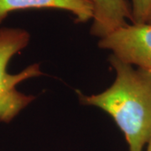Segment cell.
<instances>
[{
    "label": "cell",
    "instance_id": "cell-2",
    "mask_svg": "<svg viewBox=\"0 0 151 151\" xmlns=\"http://www.w3.org/2000/svg\"><path fill=\"white\" fill-rule=\"evenodd\" d=\"M30 35L20 28H0V122L10 123L23 109L35 99L17 90L22 81L42 75L39 64L29 65L17 73L9 74L7 70L10 60L27 46Z\"/></svg>",
    "mask_w": 151,
    "mask_h": 151
},
{
    "label": "cell",
    "instance_id": "cell-4",
    "mask_svg": "<svg viewBox=\"0 0 151 151\" xmlns=\"http://www.w3.org/2000/svg\"><path fill=\"white\" fill-rule=\"evenodd\" d=\"M30 9H54L67 11L76 23H86L93 18L91 0H0V24L10 13Z\"/></svg>",
    "mask_w": 151,
    "mask_h": 151
},
{
    "label": "cell",
    "instance_id": "cell-1",
    "mask_svg": "<svg viewBox=\"0 0 151 151\" xmlns=\"http://www.w3.org/2000/svg\"><path fill=\"white\" fill-rule=\"evenodd\" d=\"M109 62L116 71L113 85L98 94L80 93V102L108 113L123 132L129 150L143 151L151 136V70L113 55Z\"/></svg>",
    "mask_w": 151,
    "mask_h": 151
},
{
    "label": "cell",
    "instance_id": "cell-6",
    "mask_svg": "<svg viewBox=\"0 0 151 151\" xmlns=\"http://www.w3.org/2000/svg\"><path fill=\"white\" fill-rule=\"evenodd\" d=\"M133 24H145L151 12V0H131Z\"/></svg>",
    "mask_w": 151,
    "mask_h": 151
},
{
    "label": "cell",
    "instance_id": "cell-5",
    "mask_svg": "<svg viewBox=\"0 0 151 151\" xmlns=\"http://www.w3.org/2000/svg\"><path fill=\"white\" fill-rule=\"evenodd\" d=\"M93 18L91 34L103 38L115 29L132 21L131 5L127 0H91Z\"/></svg>",
    "mask_w": 151,
    "mask_h": 151
},
{
    "label": "cell",
    "instance_id": "cell-8",
    "mask_svg": "<svg viewBox=\"0 0 151 151\" xmlns=\"http://www.w3.org/2000/svg\"><path fill=\"white\" fill-rule=\"evenodd\" d=\"M146 23L151 24V12H150V15H149V17H148V19H147V21H146Z\"/></svg>",
    "mask_w": 151,
    "mask_h": 151
},
{
    "label": "cell",
    "instance_id": "cell-3",
    "mask_svg": "<svg viewBox=\"0 0 151 151\" xmlns=\"http://www.w3.org/2000/svg\"><path fill=\"white\" fill-rule=\"evenodd\" d=\"M98 45L128 64L151 70L150 24H127L101 38Z\"/></svg>",
    "mask_w": 151,
    "mask_h": 151
},
{
    "label": "cell",
    "instance_id": "cell-7",
    "mask_svg": "<svg viewBox=\"0 0 151 151\" xmlns=\"http://www.w3.org/2000/svg\"><path fill=\"white\" fill-rule=\"evenodd\" d=\"M147 151H151V136L147 144Z\"/></svg>",
    "mask_w": 151,
    "mask_h": 151
}]
</instances>
